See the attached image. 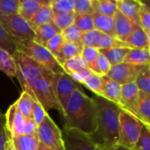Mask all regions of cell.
<instances>
[{
    "instance_id": "d4e9b609",
    "label": "cell",
    "mask_w": 150,
    "mask_h": 150,
    "mask_svg": "<svg viewBox=\"0 0 150 150\" xmlns=\"http://www.w3.org/2000/svg\"><path fill=\"white\" fill-rule=\"evenodd\" d=\"M117 11V3L114 0H92V13L113 18Z\"/></svg>"
},
{
    "instance_id": "277c9868",
    "label": "cell",
    "mask_w": 150,
    "mask_h": 150,
    "mask_svg": "<svg viewBox=\"0 0 150 150\" xmlns=\"http://www.w3.org/2000/svg\"><path fill=\"white\" fill-rule=\"evenodd\" d=\"M143 125L134 115L122 109L120 114L118 145L133 149L139 139Z\"/></svg>"
},
{
    "instance_id": "816d5d0a",
    "label": "cell",
    "mask_w": 150,
    "mask_h": 150,
    "mask_svg": "<svg viewBox=\"0 0 150 150\" xmlns=\"http://www.w3.org/2000/svg\"><path fill=\"white\" fill-rule=\"evenodd\" d=\"M5 150H15L13 148V145H12V142H11V140H8L6 144H5Z\"/></svg>"
},
{
    "instance_id": "ac0fdd59",
    "label": "cell",
    "mask_w": 150,
    "mask_h": 150,
    "mask_svg": "<svg viewBox=\"0 0 150 150\" xmlns=\"http://www.w3.org/2000/svg\"><path fill=\"white\" fill-rule=\"evenodd\" d=\"M117 9L134 24H139V11L141 1L139 0H116Z\"/></svg>"
},
{
    "instance_id": "f6af8a7d",
    "label": "cell",
    "mask_w": 150,
    "mask_h": 150,
    "mask_svg": "<svg viewBox=\"0 0 150 150\" xmlns=\"http://www.w3.org/2000/svg\"><path fill=\"white\" fill-rule=\"evenodd\" d=\"M99 54H100V52L98 48L92 47H83L81 55L86 61V62L88 63V66L90 67L96 62Z\"/></svg>"
},
{
    "instance_id": "52a82bcc",
    "label": "cell",
    "mask_w": 150,
    "mask_h": 150,
    "mask_svg": "<svg viewBox=\"0 0 150 150\" xmlns=\"http://www.w3.org/2000/svg\"><path fill=\"white\" fill-rule=\"evenodd\" d=\"M37 136L40 143L53 150H64L62 130L47 114L38 126Z\"/></svg>"
},
{
    "instance_id": "d590c367",
    "label": "cell",
    "mask_w": 150,
    "mask_h": 150,
    "mask_svg": "<svg viewBox=\"0 0 150 150\" xmlns=\"http://www.w3.org/2000/svg\"><path fill=\"white\" fill-rule=\"evenodd\" d=\"M74 24L83 33H86V32H89V31L95 29L94 22H93V17H92L91 13L76 15Z\"/></svg>"
},
{
    "instance_id": "d6986e66",
    "label": "cell",
    "mask_w": 150,
    "mask_h": 150,
    "mask_svg": "<svg viewBox=\"0 0 150 150\" xmlns=\"http://www.w3.org/2000/svg\"><path fill=\"white\" fill-rule=\"evenodd\" d=\"M62 31L53 23H48L40 26L34 31L33 41L40 46L46 47L47 43L56 34L61 33Z\"/></svg>"
},
{
    "instance_id": "e575fe53",
    "label": "cell",
    "mask_w": 150,
    "mask_h": 150,
    "mask_svg": "<svg viewBox=\"0 0 150 150\" xmlns=\"http://www.w3.org/2000/svg\"><path fill=\"white\" fill-rule=\"evenodd\" d=\"M83 84L91 91L95 93L97 96L101 95L102 87H103V80L102 76L97 75L95 73H91L83 83Z\"/></svg>"
},
{
    "instance_id": "74e56055",
    "label": "cell",
    "mask_w": 150,
    "mask_h": 150,
    "mask_svg": "<svg viewBox=\"0 0 150 150\" xmlns=\"http://www.w3.org/2000/svg\"><path fill=\"white\" fill-rule=\"evenodd\" d=\"M20 0H0V17L17 15Z\"/></svg>"
},
{
    "instance_id": "db71d44e",
    "label": "cell",
    "mask_w": 150,
    "mask_h": 150,
    "mask_svg": "<svg viewBox=\"0 0 150 150\" xmlns=\"http://www.w3.org/2000/svg\"><path fill=\"white\" fill-rule=\"evenodd\" d=\"M113 149L114 150H133L132 149H128V148H126V147H123V146H120V145H115L113 147Z\"/></svg>"
},
{
    "instance_id": "5bb4252c",
    "label": "cell",
    "mask_w": 150,
    "mask_h": 150,
    "mask_svg": "<svg viewBox=\"0 0 150 150\" xmlns=\"http://www.w3.org/2000/svg\"><path fill=\"white\" fill-rule=\"evenodd\" d=\"M124 43L130 48H148L150 46V38L140 25L134 24L133 29Z\"/></svg>"
},
{
    "instance_id": "f35d334b",
    "label": "cell",
    "mask_w": 150,
    "mask_h": 150,
    "mask_svg": "<svg viewBox=\"0 0 150 150\" xmlns=\"http://www.w3.org/2000/svg\"><path fill=\"white\" fill-rule=\"evenodd\" d=\"M62 35L65 41L81 43L83 32L75 24H73L70 26L67 27L66 29H64L63 31H62Z\"/></svg>"
},
{
    "instance_id": "60d3db41",
    "label": "cell",
    "mask_w": 150,
    "mask_h": 150,
    "mask_svg": "<svg viewBox=\"0 0 150 150\" xmlns=\"http://www.w3.org/2000/svg\"><path fill=\"white\" fill-rule=\"evenodd\" d=\"M76 18L75 12L68 13V14H59V15H54L53 23L61 30L63 31L67 27L70 26L74 24Z\"/></svg>"
},
{
    "instance_id": "9c48e42d",
    "label": "cell",
    "mask_w": 150,
    "mask_h": 150,
    "mask_svg": "<svg viewBox=\"0 0 150 150\" xmlns=\"http://www.w3.org/2000/svg\"><path fill=\"white\" fill-rule=\"evenodd\" d=\"M147 66L148 65L138 66L122 62L120 64L112 66L106 76L113 81L119 83L120 85H124L127 83H134L138 76Z\"/></svg>"
},
{
    "instance_id": "d6a6232c",
    "label": "cell",
    "mask_w": 150,
    "mask_h": 150,
    "mask_svg": "<svg viewBox=\"0 0 150 150\" xmlns=\"http://www.w3.org/2000/svg\"><path fill=\"white\" fill-rule=\"evenodd\" d=\"M139 24L147 36L150 38V7L148 4L142 1L139 11Z\"/></svg>"
},
{
    "instance_id": "f1b7e54d",
    "label": "cell",
    "mask_w": 150,
    "mask_h": 150,
    "mask_svg": "<svg viewBox=\"0 0 150 150\" xmlns=\"http://www.w3.org/2000/svg\"><path fill=\"white\" fill-rule=\"evenodd\" d=\"M33 100L32 97L23 91L19 98L17 100V105L18 112L27 120H33Z\"/></svg>"
},
{
    "instance_id": "7402d4cb",
    "label": "cell",
    "mask_w": 150,
    "mask_h": 150,
    "mask_svg": "<svg viewBox=\"0 0 150 150\" xmlns=\"http://www.w3.org/2000/svg\"><path fill=\"white\" fill-rule=\"evenodd\" d=\"M149 62L150 50L149 47H148V48H131L124 62L138 65V66H146V65H149Z\"/></svg>"
},
{
    "instance_id": "603a6c76",
    "label": "cell",
    "mask_w": 150,
    "mask_h": 150,
    "mask_svg": "<svg viewBox=\"0 0 150 150\" xmlns=\"http://www.w3.org/2000/svg\"><path fill=\"white\" fill-rule=\"evenodd\" d=\"M83 49V46L82 43L65 41L56 59L62 65L64 62L81 55Z\"/></svg>"
},
{
    "instance_id": "4dcf8cb0",
    "label": "cell",
    "mask_w": 150,
    "mask_h": 150,
    "mask_svg": "<svg viewBox=\"0 0 150 150\" xmlns=\"http://www.w3.org/2000/svg\"><path fill=\"white\" fill-rule=\"evenodd\" d=\"M0 47L7 51L11 55L20 48L18 43L7 33V32L3 28L1 25H0Z\"/></svg>"
},
{
    "instance_id": "9f6ffc18",
    "label": "cell",
    "mask_w": 150,
    "mask_h": 150,
    "mask_svg": "<svg viewBox=\"0 0 150 150\" xmlns=\"http://www.w3.org/2000/svg\"><path fill=\"white\" fill-rule=\"evenodd\" d=\"M3 117H4V116H3V114H2V112H0V120H1L2 119H3Z\"/></svg>"
},
{
    "instance_id": "8992f818",
    "label": "cell",
    "mask_w": 150,
    "mask_h": 150,
    "mask_svg": "<svg viewBox=\"0 0 150 150\" xmlns=\"http://www.w3.org/2000/svg\"><path fill=\"white\" fill-rule=\"evenodd\" d=\"M25 54L29 56L38 64L41 65L45 69H48L54 74L65 73L62 66L57 61V59L47 49L46 47L36 44L33 40L21 46L19 48Z\"/></svg>"
},
{
    "instance_id": "f907efd6",
    "label": "cell",
    "mask_w": 150,
    "mask_h": 150,
    "mask_svg": "<svg viewBox=\"0 0 150 150\" xmlns=\"http://www.w3.org/2000/svg\"><path fill=\"white\" fill-rule=\"evenodd\" d=\"M11 139V135L6 131L3 120H0V150H5V144L8 140Z\"/></svg>"
},
{
    "instance_id": "7bdbcfd3",
    "label": "cell",
    "mask_w": 150,
    "mask_h": 150,
    "mask_svg": "<svg viewBox=\"0 0 150 150\" xmlns=\"http://www.w3.org/2000/svg\"><path fill=\"white\" fill-rule=\"evenodd\" d=\"M25 123V118L18 110L17 113H16V116H15V120H14L13 125H12L11 132V137L24 135Z\"/></svg>"
},
{
    "instance_id": "4fadbf2b",
    "label": "cell",
    "mask_w": 150,
    "mask_h": 150,
    "mask_svg": "<svg viewBox=\"0 0 150 150\" xmlns=\"http://www.w3.org/2000/svg\"><path fill=\"white\" fill-rule=\"evenodd\" d=\"M132 114L145 126L150 127V94L139 92V97Z\"/></svg>"
},
{
    "instance_id": "11a10c76",
    "label": "cell",
    "mask_w": 150,
    "mask_h": 150,
    "mask_svg": "<svg viewBox=\"0 0 150 150\" xmlns=\"http://www.w3.org/2000/svg\"><path fill=\"white\" fill-rule=\"evenodd\" d=\"M96 150H114L113 147L112 148H107V147H99L96 146Z\"/></svg>"
},
{
    "instance_id": "836d02e7",
    "label": "cell",
    "mask_w": 150,
    "mask_h": 150,
    "mask_svg": "<svg viewBox=\"0 0 150 150\" xmlns=\"http://www.w3.org/2000/svg\"><path fill=\"white\" fill-rule=\"evenodd\" d=\"M111 67H112V65L109 62V61L106 59V57L103 54L100 53V54L98 57V59L96 60V62L89 68L93 73L103 76H106L108 74V72L111 69Z\"/></svg>"
},
{
    "instance_id": "681fc988",
    "label": "cell",
    "mask_w": 150,
    "mask_h": 150,
    "mask_svg": "<svg viewBox=\"0 0 150 150\" xmlns=\"http://www.w3.org/2000/svg\"><path fill=\"white\" fill-rule=\"evenodd\" d=\"M37 128H38V126L35 124L33 120L25 119V128H24V135L38 137L37 136Z\"/></svg>"
},
{
    "instance_id": "484cf974",
    "label": "cell",
    "mask_w": 150,
    "mask_h": 150,
    "mask_svg": "<svg viewBox=\"0 0 150 150\" xmlns=\"http://www.w3.org/2000/svg\"><path fill=\"white\" fill-rule=\"evenodd\" d=\"M11 140L15 150H37L40 142L38 137L28 135L11 137Z\"/></svg>"
},
{
    "instance_id": "1f68e13d",
    "label": "cell",
    "mask_w": 150,
    "mask_h": 150,
    "mask_svg": "<svg viewBox=\"0 0 150 150\" xmlns=\"http://www.w3.org/2000/svg\"><path fill=\"white\" fill-rule=\"evenodd\" d=\"M62 69L64 70V72L68 75H70L73 72H76L77 70H80L82 69H85V68H89L88 63L86 62V61L83 58L82 55L74 57L72 59H69L66 62H64L62 64Z\"/></svg>"
},
{
    "instance_id": "7a4b0ae2",
    "label": "cell",
    "mask_w": 150,
    "mask_h": 150,
    "mask_svg": "<svg viewBox=\"0 0 150 150\" xmlns=\"http://www.w3.org/2000/svg\"><path fill=\"white\" fill-rule=\"evenodd\" d=\"M92 99L97 106V129L90 136L96 146L112 148L118 144L121 107L100 96Z\"/></svg>"
},
{
    "instance_id": "bcb514c9",
    "label": "cell",
    "mask_w": 150,
    "mask_h": 150,
    "mask_svg": "<svg viewBox=\"0 0 150 150\" xmlns=\"http://www.w3.org/2000/svg\"><path fill=\"white\" fill-rule=\"evenodd\" d=\"M18 111V105H17V101L12 104L9 109L7 110V112L5 114V122H4V127L6 131L11 134V128H12V125L15 120V116Z\"/></svg>"
},
{
    "instance_id": "f5cc1de1",
    "label": "cell",
    "mask_w": 150,
    "mask_h": 150,
    "mask_svg": "<svg viewBox=\"0 0 150 150\" xmlns=\"http://www.w3.org/2000/svg\"><path fill=\"white\" fill-rule=\"evenodd\" d=\"M37 150H53V149H51L50 148H48V147L45 146L44 144H42V143L39 142V145H38V149H37Z\"/></svg>"
},
{
    "instance_id": "3957f363",
    "label": "cell",
    "mask_w": 150,
    "mask_h": 150,
    "mask_svg": "<svg viewBox=\"0 0 150 150\" xmlns=\"http://www.w3.org/2000/svg\"><path fill=\"white\" fill-rule=\"evenodd\" d=\"M57 74H51L47 76L33 78L21 84L23 91L28 93L33 99L36 100L47 112L55 109L63 116V111L58 103L55 94V80Z\"/></svg>"
},
{
    "instance_id": "6da1fadb",
    "label": "cell",
    "mask_w": 150,
    "mask_h": 150,
    "mask_svg": "<svg viewBox=\"0 0 150 150\" xmlns=\"http://www.w3.org/2000/svg\"><path fill=\"white\" fill-rule=\"evenodd\" d=\"M63 129L77 130L91 136L97 129V106L83 91H75L68 99L63 114Z\"/></svg>"
},
{
    "instance_id": "7dc6e473",
    "label": "cell",
    "mask_w": 150,
    "mask_h": 150,
    "mask_svg": "<svg viewBox=\"0 0 150 150\" xmlns=\"http://www.w3.org/2000/svg\"><path fill=\"white\" fill-rule=\"evenodd\" d=\"M46 114H47V112L43 109V107L36 100H33V120L37 126H39L40 124V122L43 120Z\"/></svg>"
},
{
    "instance_id": "cb8c5ba5",
    "label": "cell",
    "mask_w": 150,
    "mask_h": 150,
    "mask_svg": "<svg viewBox=\"0 0 150 150\" xmlns=\"http://www.w3.org/2000/svg\"><path fill=\"white\" fill-rule=\"evenodd\" d=\"M130 50H131L130 47H112L108 49H99V52L106 57V59L109 61L112 66H114L124 62Z\"/></svg>"
},
{
    "instance_id": "5b68a950",
    "label": "cell",
    "mask_w": 150,
    "mask_h": 150,
    "mask_svg": "<svg viewBox=\"0 0 150 150\" xmlns=\"http://www.w3.org/2000/svg\"><path fill=\"white\" fill-rule=\"evenodd\" d=\"M0 25L19 47L33 40V30L28 22L18 14L0 17Z\"/></svg>"
},
{
    "instance_id": "7c38bea8",
    "label": "cell",
    "mask_w": 150,
    "mask_h": 150,
    "mask_svg": "<svg viewBox=\"0 0 150 150\" xmlns=\"http://www.w3.org/2000/svg\"><path fill=\"white\" fill-rule=\"evenodd\" d=\"M139 92L140 91L138 90L135 83H130L122 85L120 99L119 104L121 109L132 113L135 106V104L137 102Z\"/></svg>"
},
{
    "instance_id": "44dd1931",
    "label": "cell",
    "mask_w": 150,
    "mask_h": 150,
    "mask_svg": "<svg viewBox=\"0 0 150 150\" xmlns=\"http://www.w3.org/2000/svg\"><path fill=\"white\" fill-rule=\"evenodd\" d=\"M93 22L95 29L98 32L107 34L109 36L115 38V30H114V21L113 18L101 15L96 12L92 13Z\"/></svg>"
},
{
    "instance_id": "8fae6325",
    "label": "cell",
    "mask_w": 150,
    "mask_h": 150,
    "mask_svg": "<svg viewBox=\"0 0 150 150\" xmlns=\"http://www.w3.org/2000/svg\"><path fill=\"white\" fill-rule=\"evenodd\" d=\"M64 150H96V145L90 136L72 129L62 131Z\"/></svg>"
},
{
    "instance_id": "e0dca14e",
    "label": "cell",
    "mask_w": 150,
    "mask_h": 150,
    "mask_svg": "<svg viewBox=\"0 0 150 150\" xmlns=\"http://www.w3.org/2000/svg\"><path fill=\"white\" fill-rule=\"evenodd\" d=\"M48 0H20L18 15L29 22Z\"/></svg>"
},
{
    "instance_id": "30bf717a",
    "label": "cell",
    "mask_w": 150,
    "mask_h": 150,
    "mask_svg": "<svg viewBox=\"0 0 150 150\" xmlns=\"http://www.w3.org/2000/svg\"><path fill=\"white\" fill-rule=\"evenodd\" d=\"M55 94L58 100L59 105H61L63 114H64V107L70 98V96L76 91H83L79 83H76L69 75L66 73L57 74V77L55 80Z\"/></svg>"
},
{
    "instance_id": "ba28073f",
    "label": "cell",
    "mask_w": 150,
    "mask_h": 150,
    "mask_svg": "<svg viewBox=\"0 0 150 150\" xmlns=\"http://www.w3.org/2000/svg\"><path fill=\"white\" fill-rule=\"evenodd\" d=\"M12 57L16 64L17 70L15 76L17 77H23L27 81L33 78L47 76L54 74L41 65L38 64L20 50L16 51L12 54Z\"/></svg>"
},
{
    "instance_id": "ab89813d",
    "label": "cell",
    "mask_w": 150,
    "mask_h": 150,
    "mask_svg": "<svg viewBox=\"0 0 150 150\" xmlns=\"http://www.w3.org/2000/svg\"><path fill=\"white\" fill-rule=\"evenodd\" d=\"M133 150H150V128L145 125L142 126L139 139Z\"/></svg>"
},
{
    "instance_id": "4316f807",
    "label": "cell",
    "mask_w": 150,
    "mask_h": 150,
    "mask_svg": "<svg viewBox=\"0 0 150 150\" xmlns=\"http://www.w3.org/2000/svg\"><path fill=\"white\" fill-rule=\"evenodd\" d=\"M120 47H127V46L124 42L120 41L114 37L98 32L93 47H96L99 50V49H108V48Z\"/></svg>"
},
{
    "instance_id": "b9f144b4",
    "label": "cell",
    "mask_w": 150,
    "mask_h": 150,
    "mask_svg": "<svg viewBox=\"0 0 150 150\" xmlns=\"http://www.w3.org/2000/svg\"><path fill=\"white\" fill-rule=\"evenodd\" d=\"M65 42V40L63 39L62 33L56 34L55 36H54L46 45L47 49L55 57L57 58L59 53L61 52V49L63 46Z\"/></svg>"
},
{
    "instance_id": "9a60e30c",
    "label": "cell",
    "mask_w": 150,
    "mask_h": 150,
    "mask_svg": "<svg viewBox=\"0 0 150 150\" xmlns=\"http://www.w3.org/2000/svg\"><path fill=\"white\" fill-rule=\"evenodd\" d=\"M114 21V30H115V38L120 41L125 42L126 39L131 33L133 29L134 23L123 15L120 11H117L113 16Z\"/></svg>"
},
{
    "instance_id": "8d00e7d4",
    "label": "cell",
    "mask_w": 150,
    "mask_h": 150,
    "mask_svg": "<svg viewBox=\"0 0 150 150\" xmlns=\"http://www.w3.org/2000/svg\"><path fill=\"white\" fill-rule=\"evenodd\" d=\"M134 83L140 91L150 94V65L141 72Z\"/></svg>"
},
{
    "instance_id": "2e32d148",
    "label": "cell",
    "mask_w": 150,
    "mask_h": 150,
    "mask_svg": "<svg viewBox=\"0 0 150 150\" xmlns=\"http://www.w3.org/2000/svg\"><path fill=\"white\" fill-rule=\"evenodd\" d=\"M102 80H103V87H102L100 97L119 105L122 85L113 81L107 76H103Z\"/></svg>"
},
{
    "instance_id": "83f0119b",
    "label": "cell",
    "mask_w": 150,
    "mask_h": 150,
    "mask_svg": "<svg viewBox=\"0 0 150 150\" xmlns=\"http://www.w3.org/2000/svg\"><path fill=\"white\" fill-rule=\"evenodd\" d=\"M0 70L7 76L13 77L16 76V64L11 54L0 47Z\"/></svg>"
},
{
    "instance_id": "ee69618b",
    "label": "cell",
    "mask_w": 150,
    "mask_h": 150,
    "mask_svg": "<svg viewBox=\"0 0 150 150\" xmlns=\"http://www.w3.org/2000/svg\"><path fill=\"white\" fill-rule=\"evenodd\" d=\"M74 12L76 15L92 14V0H75Z\"/></svg>"
},
{
    "instance_id": "ffe728a7",
    "label": "cell",
    "mask_w": 150,
    "mask_h": 150,
    "mask_svg": "<svg viewBox=\"0 0 150 150\" xmlns=\"http://www.w3.org/2000/svg\"><path fill=\"white\" fill-rule=\"evenodd\" d=\"M53 18H54V13L50 6V0H48V2L28 22V24L34 32L40 26L53 22Z\"/></svg>"
},
{
    "instance_id": "f546056e",
    "label": "cell",
    "mask_w": 150,
    "mask_h": 150,
    "mask_svg": "<svg viewBox=\"0 0 150 150\" xmlns=\"http://www.w3.org/2000/svg\"><path fill=\"white\" fill-rule=\"evenodd\" d=\"M50 6L54 15L74 12L75 0H50Z\"/></svg>"
},
{
    "instance_id": "c3c4849f",
    "label": "cell",
    "mask_w": 150,
    "mask_h": 150,
    "mask_svg": "<svg viewBox=\"0 0 150 150\" xmlns=\"http://www.w3.org/2000/svg\"><path fill=\"white\" fill-rule=\"evenodd\" d=\"M92 73V71L90 69V68H85V69H82L80 70H77L76 72L71 73L69 76L70 77L77 83H81L83 84V83L84 82V80Z\"/></svg>"
}]
</instances>
